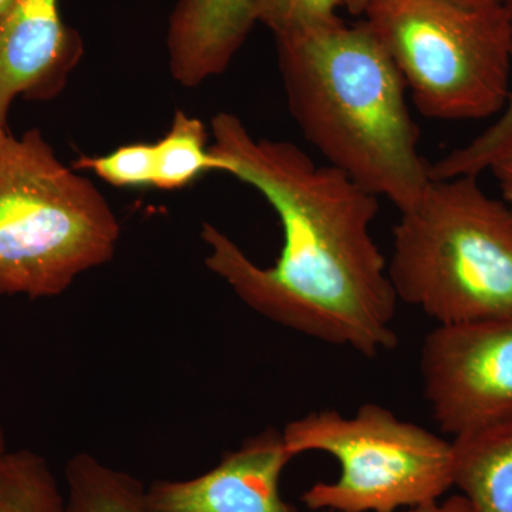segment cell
<instances>
[{"label": "cell", "mask_w": 512, "mask_h": 512, "mask_svg": "<svg viewBox=\"0 0 512 512\" xmlns=\"http://www.w3.org/2000/svg\"><path fill=\"white\" fill-rule=\"evenodd\" d=\"M488 170L493 171L500 185L503 201L512 210V140L501 148L500 153L491 161Z\"/></svg>", "instance_id": "ac0fdd59"}, {"label": "cell", "mask_w": 512, "mask_h": 512, "mask_svg": "<svg viewBox=\"0 0 512 512\" xmlns=\"http://www.w3.org/2000/svg\"><path fill=\"white\" fill-rule=\"evenodd\" d=\"M293 458L282 431L266 429L201 476L154 481L146 487L147 505L151 512H298L281 493Z\"/></svg>", "instance_id": "ba28073f"}, {"label": "cell", "mask_w": 512, "mask_h": 512, "mask_svg": "<svg viewBox=\"0 0 512 512\" xmlns=\"http://www.w3.org/2000/svg\"><path fill=\"white\" fill-rule=\"evenodd\" d=\"M339 8L342 0H256L258 22L275 37L336 22Z\"/></svg>", "instance_id": "e0dca14e"}, {"label": "cell", "mask_w": 512, "mask_h": 512, "mask_svg": "<svg viewBox=\"0 0 512 512\" xmlns=\"http://www.w3.org/2000/svg\"><path fill=\"white\" fill-rule=\"evenodd\" d=\"M510 12L512 37V0L505 2ZM512 140V90L508 97L500 119L484 133L474 138L467 146L456 148L446 157L430 164L431 180H446V178L463 177V175L478 174L488 170L493 158L500 153L501 148Z\"/></svg>", "instance_id": "9a60e30c"}, {"label": "cell", "mask_w": 512, "mask_h": 512, "mask_svg": "<svg viewBox=\"0 0 512 512\" xmlns=\"http://www.w3.org/2000/svg\"><path fill=\"white\" fill-rule=\"evenodd\" d=\"M120 224L39 130L0 128V295L55 298L111 261Z\"/></svg>", "instance_id": "277c9868"}, {"label": "cell", "mask_w": 512, "mask_h": 512, "mask_svg": "<svg viewBox=\"0 0 512 512\" xmlns=\"http://www.w3.org/2000/svg\"><path fill=\"white\" fill-rule=\"evenodd\" d=\"M500 2H504L505 3V2H507V0H500Z\"/></svg>", "instance_id": "603a6c76"}, {"label": "cell", "mask_w": 512, "mask_h": 512, "mask_svg": "<svg viewBox=\"0 0 512 512\" xmlns=\"http://www.w3.org/2000/svg\"><path fill=\"white\" fill-rule=\"evenodd\" d=\"M369 2L370 0H342V8L348 10L352 15L359 16L363 15Z\"/></svg>", "instance_id": "ffe728a7"}, {"label": "cell", "mask_w": 512, "mask_h": 512, "mask_svg": "<svg viewBox=\"0 0 512 512\" xmlns=\"http://www.w3.org/2000/svg\"><path fill=\"white\" fill-rule=\"evenodd\" d=\"M289 111L303 137L338 168L400 212L430 183L406 83L365 20L342 19L275 37Z\"/></svg>", "instance_id": "7a4b0ae2"}, {"label": "cell", "mask_w": 512, "mask_h": 512, "mask_svg": "<svg viewBox=\"0 0 512 512\" xmlns=\"http://www.w3.org/2000/svg\"><path fill=\"white\" fill-rule=\"evenodd\" d=\"M397 299L437 325L512 318V210L477 177L430 180L400 212L387 262Z\"/></svg>", "instance_id": "3957f363"}, {"label": "cell", "mask_w": 512, "mask_h": 512, "mask_svg": "<svg viewBox=\"0 0 512 512\" xmlns=\"http://www.w3.org/2000/svg\"><path fill=\"white\" fill-rule=\"evenodd\" d=\"M15 0H0V16L5 15L10 8H12Z\"/></svg>", "instance_id": "44dd1931"}, {"label": "cell", "mask_w": 512, "mask_h": 512, "mask_svg": "<svg viewBox=\"0 0 512 512\" xmlns=\"http://www.w3.org/2000/svg\"><path fill=\"white\" fill-rule=\"evenodd\" d=\"M5 450H8V448H6L5 433H3V429L0 427V453H3Z\"/></svg>", "instance_id": "7402d4cb"}, {"label": "cell", "mask_w": 512, "mask_h": 512, "mask_svg": "<svg viewBox=\"0 0 512 512\" xmlns=\"http://www.w3.org/2000/svg\"><path fill=\"white\" fill-rule=\"evenodd\" d=\"M256 22V0H178L167 32L175 82L191 89L220 76Z\"/></svg>", "instance_id": "30bf717a"}, {"label": "cell", "mask_w": 512, "mask_h": 512, "mask_svg": "<svg viewBox=\"0 0 512 512\" xmlns=\"http://www.w3.org/2000/svg\"><path fill=\"white\" fill-rule=\"evenodd\" d=\"M154 187L180 190L208 171H221V163L208 146L201 120L177 111L165 136L154 144Z\"/></svg>", "instance_id": "4fadbf2b"}, {"label": "cell", "mask_w": 512, "mask_h": 512, "mask_svg": "<svg viewBox=\"0 0 512 512\" xmlns=\"http://www.w3.org/2000/svg\"><path fill=\"white\" fill-rule=\"evenodd\" d=\"M365 22L436 120H481L510 97V12L500 0H370Z\"/></svg>", "instance_id": "5b68a950"}, {"label": "cell", "mask_w": 512, "mask_h": 512, "mask_svg": "<svg viewBox=\"0 0 512 512\" xmlns=\"http://www.w3.org/2000/svg\"><path fill=\"white\" fill-rule=\"evenodd\" d=\"M293 457L325 453L339 476L302 494L312 511L402 512L441 501L453 483V441L366 403L355 416L318 410L282 430Z\"/></svg>", "instance_id": "8992f818"}, {"label": "cell", "mask_w": 512, "mask_h": 512, "mask_svg": "<svg viewBox=\"0 0 512 512\" xmlns=\"http://www.w3.org/2000/svg\"><path fill=\"white\" fill-rule=\"evenodd\" d=\"M420 375L434 421L454 439L512 420V318L437 325Z\"/></svg>", "instance_id": "52a82bcc"}, {"label": "cell", "mask_w": 512, "mask_h": 512, "mask_svg": "<svg viewBox=\"0 0 512 512\" xmlns=\"http://www.w3.org/2000/svg\"><path fill=\"white\" fill-rule=\"evenodd\" d=\"M330 512V511H322ZM402 512H474L471 505L468 504L463 495H456V497L448 498L446 501H439V503L426 505V507L413 508V510H406Z\"/></svg>", "instance_id": "d6986e66"}, {"label": "cell", "mask_w": 512, "mask_h": 512, "mask_svg": "<svg viewBox=\"0 0 512 512\" xmlns=\"http://www.w3.org/2000/svg\"><path fill=\"white\" fill-rule=\"evenodd\" d=\"M64 478L67 512H151L140 480L92 454L70 458Z\"/></svg>", "instance_id": "7c38bea8"}, {"label": "cell", "mask_w": 512, "mask_h": 512, "mask_svg": "<svg viewBox=\"0 0 512 512\" xmlns=\"http://www.w3.org/2000/svg\"><path fill=\"white\" fill-rule=\"evenodd\" d=\"M82 53V39L63 22L59 0H15L0 16V128H9L16 97H55Z\"/></svg>", "instance_id": "9c48e42d"}, {"label": "cell", "mask_w": 512, "mask_h": 512, "mask_svg": "<svg viewBox=\"0 0 512 512\" xmlns=\"http://www.w3.org/2000/svg\"><path fill=\"white\" fill-rule=\"evenodd\" d=\"M453 483L474 512H512V420L453 440Z\"/></svg>", "instance_id": "8fae6325"}, {"label": "cell", "mask_w": 512, "mask_h": 512, "mask_svg": "<svg viewBox=\"0 0 512 512\" xmlns=\"http://www.w3.org/2000/svg\"><path fill=\"white\" fill-rule=\"evenodd\" d=\"M211 128L221 173L264 195L284 231L275 264L261 266L205 222L212 274L252 311L309 338L365 357L396 348L399 299L372 234L379 197L295 144L255 138L235 114L218 113Z\"/></svg>", "instance_id": "6da1fadb"}, {"label": "cell", "mask_w": 512, "mask_h": 512, "mask_svg": "<svg viewBox=\"0 0 512 512\" xmlns=\"http://www.w3.org/2000/svg\"><path fill=\"white\" fill-rule=\"evenodd\" d=\"M0 512H67L66 494L45 457L32 450L0 453Z\"/></svg>", "instance_id": "5bb4252c"}, {"label": "cell", "mask_w": 512, "mask_h": 512, "mask_svg": "<svg viewBox=\"0 0 512 512\" xmlns=\"http://www.w3.org/2000/svg\"><path fill=\"white\" fill-rule=\"evenodd\" d=\"M73 168L92 171L114 187H154V144H127L106 156L82 157L73 164Z\"/></svg>", "instance_id": "2e32d148"}]
</instances>
